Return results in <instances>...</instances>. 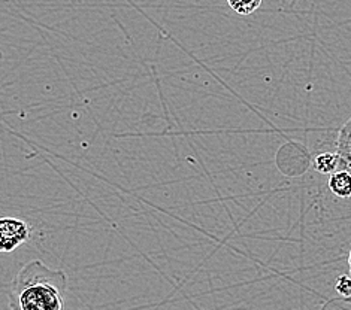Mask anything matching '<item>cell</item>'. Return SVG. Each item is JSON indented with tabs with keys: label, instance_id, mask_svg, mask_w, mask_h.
<instances>
[{
	"label": "cell",
	"instance_id": "1",
	"mask_svg": "<svg viewBox=\"0 0 351 310\" xmlns=\"http://www.w3.org/2000/svg\"><path fill=\"white\" fill-rule=\"evenodd\" d=\"M66 274L49 269L43 261H30L10 287L12 310H63Z\"/></svg>",
	"mask_w": 351,
	"mask_h": 310
},
{
	"label": "cell",
	"instance_id": "9",
	"mask_svg": "<svg viewBox=\"0 0 351 310\" xmlns=\"http://www.w3.org/2000/svg\"><path fill=\"white\" fill-rule=\"evenodd\" d=\"M348 266H350V274H351V250H350V255H348Z\"/></svg>",
	"mask_w": 351,
	"mask_h": 310
},
{
	"label": "cell",
	"instance_id": "5",
	"mask_svg": "<svg viewBox=\"0 0 351 310\" xmlns=\"http://www.w3.org/2000/svg\"><path fill=\"white\" fill-rule=\"evenodd\" d=\"M314 169L323 175H332L339 170V157L335 153H322L314 158Z\"/></svg>",
	"mask_w": 351,
	"mask_h": 310
},
{
	"label": "cell",
	"instance_id": "7",
	"mask_svg": "<svg viewBox=\"0 0 351 310\" xmlns=\"http://www.w3.org/2000/svg\"><path fill=\"white\" fill-rule=\"evenodd\" d=\"M335 289L341 297H350L351 296V274H341L337 279Z\"/></svg>",
	"mask_w": 351,
	"mask_h": 310
},
{
	"label": "cell",
	"instance_id": "3",
	"mask_svg": "<svg viewBox=\"0 0 351 310\" xmlns=\"http://www.w3.org/2000/svg\"><path fill=\"white\" fill-rule=\"evenodd\" d=\"M337 154L339 157V169L351 173V118L339 130Z\"/></svg>",
	"mask_w": 351,
	"mask_h": 310
},
{
	"label": "cell",
	"instance_id": "6",
	"mask_svg": "<svg viewBox=\"0 0 351 310\" xmlns=\"http://www.w3.org/2000/svg\"><path fill=\"white\" fill-rule=\"evenodd\" d=\"M263 0H228L229 6L239 15H252L261 8Z\"/></svg>",
	"mask_w": 351,
	"mask_h": 310
},
{
	"label": "cell",
	"instance_id": "2",
	"mask_svg": "<svg viewBox=\"0 0 351 310\" xmlns=\"http://www.w3.org/2000/svg\"><path fill=\"white\" fill-rule=\"evenodd\" d=\"M30 237L29 225L16 218L0 220V248L3 253H12Z\"/></svg>",
	"mask_w": 351,
	"mask_h": 310
},
{
	"label": "cell",
	"instance_id": "4",
	"mask_svg": "<svg viewBox=\"0 0 351 310\" xmlns=\"http://www.w3.org/2000/svg\"><path fill=\"white\" fill-rule=\"evenodd\" d=\"M329 190L339 198L351 197V173L347 170H337L329 178Z\"/></svg>",
	"mask_w": 351,
	"mask_h": 310
},
{
	"label": "cell",
	"instance_id": "8",
	"mask_svg": "<svg viewBox=\"0 0 351 310\" xmlns=\"http://www.w3.org/2000/svg\"><path fill=\"white\" fill-rule=\"evenodd\" d=\"M341 301H344V303L351 305V296H350V297H342V298H341Z\"/></svg>",
	"mask_w": 351,
	"mask_h": 310
}]
</instances>
